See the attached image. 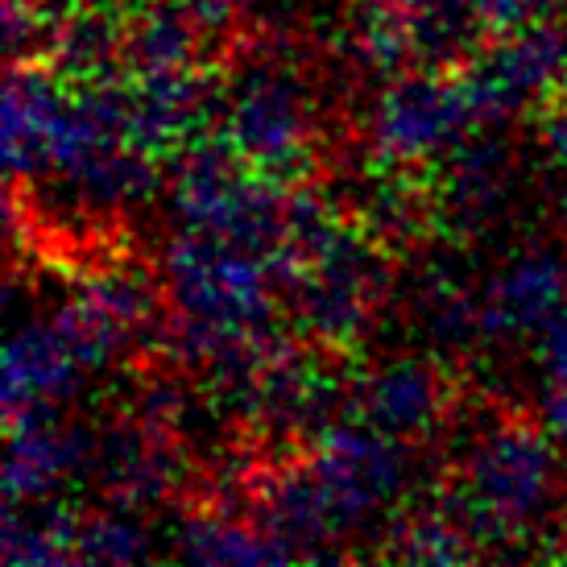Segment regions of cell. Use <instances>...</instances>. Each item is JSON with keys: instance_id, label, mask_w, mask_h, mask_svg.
I'll return each mask as SVG.
<instances>
[{"instance_id": "14", "label": "cell", "mask_w": 567, "mask_h": 567, "mask_svg": "<svg viewBox=\"0 0 567 567\" xmlns=\"http://www.w3.org/2000/svg\"><path fill=\"white\" fill-rule=\"evenodd\" d=\"M178 551L195 564H286L295 559L290 543H282L257 518L207 509V505H187Z\"/></svg>"}, {"instance_id": "10", "label": "cell", "mask_w": 567, "mask_h": 567, "mask_svg": "<svg viewBox=\"0 0 567 567\" xmlns=\"http://www.w3.org/2000/svg\"><path fill=\"white\" fill-rule=\"evenodd\" d=\"M9 426V502H38L95 456V440L83 426H63L54 406H25L4 414Z\"/></svg>"}, {"instance_id": "11", "label": "cell", "mask_w": 567, "mask_h": 567, "mask_svg": "<svg viewBox=\"0 0 567 567\" xmlns=\"http://www.w3.org/2000/svg\"><path fill=\"white\" fill-rule=\"evenodd\" d=\"M567 302V269L547 252H526L485 295V340H518L547 331Z\"/></svg>"}, {"instance_id": "12", "label": "cell", "mask_w": 567, "mask_h": 567, "mask_svg": "<svg viewBox=\"0 0 567 567\" xmlns=\"http://www.w3.org/2000/svg\"><path fill=\"white\" fill-rule=\"evenodd\" d=\"M80 373V357L66 348L54 323L21 328L4 361V414L25 406H59L75 394Z\"/></svg>"}, {"instance_id": "6", "label": "cell", "mask_w": 567, "mask_h": 567, "mask_svg": "<svg viewBox=\"0 0 567 567\" xmlns=\"http://www.w3.org/2000/svg\"><path fill=\"white\" fill-rule=\"evenodd\" d=\"M307 456L340 530L398 497L410 476L406 443L373 426H323L316 440H307Z\"/></svg>"}, {"instance_id": "7", "label": "cell", "mask_w": 567, "mask_h": 567, "mask_svg": "<svg viewBox=\"0 0 567 567\" xmlns=\"http://www.w3.org/2000/svg\"><path fill=\"white\" fill-rule=\"evenodd\" d=\"M92 464L112 505L133 509V505L162 502L187 476L183 431L171 419H158L125 402L100 431Z\"/></svg>"}, {"instance_id": "21", "label": "cell", "mask_w": 567, "mask_h": 567, "mask_svg": "<svg viewBox=\"0 0 567 567\" xmlns=\"http://www.w3.org/2000/svg\"><path fill=\"white\" fill-rule=\"evenodd\" d=\"M121 4H125V0H121Z\"/></svg>"}, {"instance_id": "13", "label": "cell", "mask_w": 567, "mask_h": 567, "mask_svg": "<svg viewBox=\"0 0 567 567\" xmlns=\"http://www.w3.org/2000/svg\"><path fill=\"white\" fill-rule=\"evenodd\" d=\"M414 66L468 71L493 42L476 0H406Z\"/></svg>"}, {"instance_id": "15", "label": "cell", "mask_w": 567, "mask_h": 567, "mask_svg": "<svg viewBox=\"0 0 567 567\" xmlns=\"http://www.w3.org/2000/svg\"><path fill=\"white\" fill-rule=\"evenodd\" d=\"M80 514L50 502H9L4 518V564L9 567H47L75 564V538H80Z\"/></svg>"}, {"instance_id": "17", "label": "cell", "mask_w": 567, "mask_h": 567, "mask_svg": "<svg viewBox=\"0 0 567 567\" xmlns=\"http://www.w3.org/2000/svg\"><path fill=\"white\" fill-rule=\"evenodd\" d=\"M50 323L59 328V336H63L66 348L80 357L83 369H100V364H109L112 357L125 348L128 331H133L112 316V311H104L100 302L87 299V295H75L66 307H59Z\"/></svg>"}, {"instance_id": "16", "label": "cell", "mask_w": 567, "mask_h": 567, "mask_svg": "<svg viewBox=\"0 0 567 567\" xmlns=\"http://www.w3.org/2000/svg\"><path fill=\"white\" fill-rule=\"evenodd\" d=\"M381 555L398 559V564H464V559H481L476 543L460 530V522L440 502L423 505V509H414V514L398 522L394 530L385 535Z\"/></svg>"}, {"instance_id": "20", "label": "cell", "mask_w": 567, "mask_h": 567, "mask_svg": "<svg viewBox=\"0 0 567 567\" xmlns=\"http://www.w3.org/2000/svg\"><path fill=\"white\" fill-rule=\"evenodd\" d=\"M547 426H551V440L567 452V381H551V394H547Z\"/></svg>"}, {"instance_id": "3", "label": "cell", "mask_w": 567, "mask_h": 567, "mask_svg": "<svg viewBox=\"0 0 567 567\" xmlns=\"http://www.w3.org/2000/svg\"><path fill=\"white\" fill-rule=\"evenodd\" d=\"M224 145L282 190L316 183L323 171L316 95L286 66L257 63L240 71L224 112Z\"/></svg>"}, {"instance_id": "9", "label": "cell", "mask_w": 567, "mask_h": 567, "mask_svg": "<svg viewBox=\"0 0 567 567\" xmlns=\"http://www.w3.org/2000/svg\"><path fill=\"white\" fill-rule=\"evenodd\" d=\"M216 66H178L133 75L128 100V142L150 158H174L199 145L212 104H216Z\"/></svg>"}, {"instance_id": "1", "label": "cell", "mask_w": 567, "mask_h": 567, "mask_svg": "<svg viewBox=\"0 0 567 567\" xmlns=\"http://www.w3.org/2000/svg\"><path fill=\"white\" fill-rule=\"evenodd\" d=\"M551 443L530 414L514 406H497L493 419L468 435L456 473L435 493V502L473 538L481 559L505 551V543L547 518L559 497Z\"/></svg>"}, {"instance_id": "2", "label": "cell", "mask_w": 567, "mask_h": 567, "mask_svg": "<svg viewBox=\"0 0 567 567\" xmlns=\"http://www.w3.org/2000/svg\"><path fill=\"white\" fill-rule=\"evenodd\" d=\"M390 286L394 249L357 212H348L328 249L282 295L295 307L302 340L340 357H357L390 299Z\"/></svg>"}, {"instance_id": "19", "label": "cell", "mask_w": 567, "mask_h": 567, "mask_svg": "<svg viewBox=\"0 0 567 567\" xmlns=\"http://www.w3.org/2000/svg\"><path fill=\"white\" fill-rule=\"evenodd\" d=\"M543 361H547V378L567 381V302L543 331Z\"/></svg>"}, {"instance_id": "18", "label": "cell", "mask_w": 567, "mask_h": 567, "mask_svg": "<svg viewBox=\"0 0 567 567\" xmlns=\"http://www.w3.org/2000/svg\"><path fill=\"white\" fill-rule=\"evenodd\" d=\"M145 555H150V538L137 522L112 518V514H92L80 522L75 564H133Z\"/></svg>"}, {"instance_id": "4", "label": "cell", "mask_w": 567, "mask_h": 567, "mask_svg": "<svg viewBox=\"0 0 567 567\" xmlns=\"http://www.w3.org/2000/svg\"><path fill=\"white\" fill-rule=\"evenodd\" d=\"M274 278L266 257L216 233L190 228L166 257L171 311L199 319L224 336H278L274 331Z\"/></svg>"}, {"instance_id": "5", "label": "cell", "mask_w": 567, "mask_h": 567, "mask_svg": "<svg viewBox=\"0 0 567 567\" xmlns=\"http://www.w3.org/2000/svg\"><path fill=\"white\" fill-rule=\"evenodd\" d=\"M481 125L464 71H402L378 100L373 145L381 162H435Z\"/></svg>"}, {"instance_id": "8", "label": "cell", "mask_w": 567, "mask_h": 567, "mask_svg": "<svg viewBox=\"0 0 567 567\" xmlns=\"http://www.w3.org/2000/svg\"><path fill=\"white\" fill-rule=\"evenodd\" d=\"M460 402H464V385L447 364L431 357H402L364 373L348 406L364 426H373L381 435L419 443L443 435L460 414Z\"/></svg>"}]
</instances>
